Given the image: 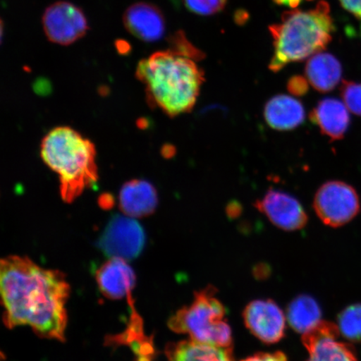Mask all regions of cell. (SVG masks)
Wrapping results in <instances>:
<instances>
[{"instance_id":"6da1fadb","label":"cell","mask_w":361,"mask_h":361,"mask_svg":"<svg viewBox=\"0 0 361 361\" xmlns=\"http://www.w3.org/2000/svg\"><path fill=\"white\" fill-rule=\"evenodd\" d=\"M0 291L7 328L27 326L40 337L66 341L71 286L61 271L8 256L0 264Z\"/></svg>"},{"instance_id":"7a4b0ae2","label":"cell","mask_w":361,"mask_h":361,"mask_svg":"<svg viewBox=\"0 0 361 361\" xmlns=\"http://www.w3.org/2000/svg\"><path fill=\"white\" fill-rule=\"evenodd\" d=\"M193 59L174 49L156 52L139 62L135 75L145 85L152 106L171 117L192 110L204 81Z\"/></svg>"},{"instance_id":"3957f363","label":"cell","mask_w":361,"mask_h":361,"mask_svg":"<svg viewBox=\"0 0 361 361\" xmlns=\"http://www.w3.org/2000/svg\"><path fill=\"white\" fill-rule=\"evenodd\" d=\"M96 157L94 144L68 126L51 130L42 143V159L58 174L61 196L67 203L97 183Z\"/></svg>"},{"instance_id":"277c9868","label":"cell","mask_w":361,"mask_h":361,"mask_svg":"<svg viewBox=\"0 0 361 361\" xmlns=\"http://www.w3.org/2000/svg\"><path fill=\"white\" fill-rule=\"evenodd\" d=\"M269 30L274 53L269 67L278 72L326 49L331 40L334 25L328 4L322 1L314 10L284 13L281 22L270 26Z\"/></svg>"},{"instance_id":"5b68a950","label":"cell","mask_w":361,"mask_h":361,"mask_svg":"<svg viewBox=\"0 0 361 361\" xmlns=\"http://www.w3.org/2000/svg\"><path fill=\"white\" fill-rule=\"evenodd\" d=\"M209 286L197 292L191 305L183 307L169 319V327L185 334L190 340L224 348L233 347L231 328L225 319L226 309Z\"/></svg>"},{"instance_id":"8992f818","label":"cell","mask_w":361,"mask_h":361,"mask_svg":"<svg viewBox=\"0 0 361 361\" xmlns=\"http://www.w3.org/2000/svg\"><path fill=\"white\" fill-rule=\"evenodd\" d=\"M314 209L324 224L332 228L341 227L359 214L358 193L349 184L331 180L323 184L316 192Z\"/></svg>"},{"instance_id":"52a82bcc","label":"cell","mask_w":361,"mask_h":361,"mask_svg":"<svg viewBox=\"0 0 361 361\" xmlns=\"http://www.w3.org/2000/svg\"><path fill=\"white\" fill-rule=\"evenodd\" d=\"M137 219L116 215L104 230L99 246L110 258L126 261L137 258L146 243L145 232Z\"/></svg>"},{"instance_id":"ba28073f","label":"cell","mask_w":361,"mask_h":361,"mask_svg":"<svg viewBox=\"0 0 361 361\" xmlns=\"http://www.w3.org/2000/svg\"><path fill=\"white\" fill-rule=\"evenodd\" d=\"M42 23L48 39L61 45L78 42L89 29L84 12L75 4L66 1L49 6L44 13Z\"/></svg>"},{"instance_id":"9c48e42d","label":"cell","mask_w":361,"mask_h":361,"mask_svg":"<svg viewBox=\"0 0 361 361\" xmlns=\"http://www.w3.org/2000/svg\"><path fill=\"white\" fill-rule=\"evenodd\" d=\"M340 334L337 324L324 320L304 334L302 342L310 353L307 361H358L353 346L338 341Z\"/></svg>"},{"instance_id":"30bf717a","label":"cell","mask_w":361,"mask_h":361,"mask_svg":"<svg viewBox=\"0 0 361 361\" xmlns=\"http://www.w3.org/2000/svg\"><path fill=\"white\" fill-rule=\"evenodd\" d=\"M255 206L271 223L286 231L303 228L308 222V216L300 202L282 191L270 189Z\"/></svg>"},{"instance_id":"8fae6325","label":"cell","mask_w":361,"mask_h":361,"mask_svg":"<svg viewBox=\"0 0 361 361\" xmlns=\"http://www.w3.org/2000/svg\"><path fill=\"white\" fill-rule=\"evenodd\" d=\"M246 326L266 344L281 341L286 331V316L272 300L251 302L243 311Z\"/></svg>"},{"instance_id":"7c38bea8","label":"cell","mask_w":361,"mask_h":361,"mask_svg":"<svg viewBox=\"0 0 361 361\" xmlns=\"http://www.w3.org/2000/svg\"><path fill=\"white\" fill-rule=\"evenodd\" d=\"M96 279L102 295L108 299L119 300L133 296L135 274L125 259L110 258L97 270Z\"/></svg>"},{"instance_id":"4fadbf2b","label":"cell","mask_w":361,"mask_h":361,"mask_svg":"<svg viewBox=\"0 0 361 361\" xmlns=\"http://www.w3.org/2000/svg\"><path fill=\"white\" fill-rule=\"evenodd\" d=\"M123 22L126 30L145 42H155L165 34L164 15L150 3L139 2L126 11Z\"/></svg>"},{"instance_id":"5bb4252c","label":"cell","mask_w":361,"mask_h":361,"mask_svg":"<svg viewBox=\"0 0 361 361\" xmlns=\"http://www.w3.org/2000/svg\"><path fill=\"white\" fill-rule=\"evenodd\" d=\"M120 209L134 219L154 213L158 203L156 188L146 180L135 179L125 183L119 194Z\"/></svg>"},{"instance_id":"9a60e30c","label":"cell","mask_w":361,"mask_h":361,"mask_svg":"<svg viewBox=\"0 0 361 361\" xmlns=\"http://www.w3.org/2000/svg\"><path fill=\"white\" fill-rule=\"evenodd\" d=\"M310 118L331 141L344 137L350 123L348 108L336 98L320 101L310 113Z\"/></svg>"},{"instance_id":"2e32d148","label":"cell","mask_w":361,"mask_h":361,"mask_svg":"<svg viewBox=\"0 0 361 361\" xmlns=\"http://www.w3.org/2000/svg\"><path fill=\"white\" fill-rule=\"evenodd\" d=\"M264 115L270 128L278 130L299 128L305 119L302 103L286 94H278L271 98L265 105Z\"/></svg>"},{"instance_id":"e0dca14e","label":"cell","mask_w":361,"mask_h":361,"mask_svg":"<svg viewBox=\"0 0 361 361\" xmlns=\"http://www.w3.org/2000/svg\"><path fill=\"white\" fill-rule=\"evenodd\" d=\"M306 79L319 92H329L341 82L342 67L331 54L319 52L310 58L305 67Z\"/></svg>"},{"instance_id":"ac0fdd59","label":"cell","mask_w":361,"mask_h":361,"mask_svg":"<svg viewBox=\"0 0 361 361\" xmlns=\"http://www.w3.org/2000/svg\"><path fill=\"white\" fill-rule=\"evenodd\" d=\"M166 356L168 361H234L233 347L224 348L192 340L171 343Z\"/></svg>"},{"instance_id":"d6986e66","label":"cell","mask_w":361,"mask_h":361,"mask_svg":"<svg viewBox=\"0 0 361 361\" xmlns=\"http://www.w3.org/2000/svg\"><path fill=\"white\" fill-rule=\"evenodd\" d=\"M322 313L317 302L309 295L295 298L287 310L288 324L298 333L304 334L317 326L322 322Z\"/></svg>"},{"instance_id":"ffe728a7","label":"cell","mask_w":361,"mask_h":361,"mask_svg":"<svg viewBox=\"0 0 361 361\" xmlns=\"http://www.w3.org/2000/svg\"><path fill=\"white\" fill-rule=\"evenodd\" d=\"M338 331L346 340L361 342V305L347 307L338 317Z\"/></svg>"},{"instance_id":"44dd1931","label":"cell","mask_w":361,"mask_h":361,"mask_svg":"<svg viewBox=\"0 0 361 361\" xmlns=\"http://www.w3.org/2000/svg\"><path fill=\"white\" fill-rule=\"evenodd\" d=\"M343 102L348 110L361 116V83L344 81L341 88Z\"/></svg>"},{"instance_id":"7402d4cb","label":"cell","mask_w":361,"mask_h":361,"mask_svg":"<svg viewBox=\"0 0 361 361\" xmlns=\"http://www.w3.org/2000/svg\"><path fill=\"white\" fill-rule=\"evenodd\" d=\"M189 11L201 16H211L223 10L227 0H183Z\"/></svg>"},{"instance_id":"603a6c76","label":"cell","mask_w":361,"mask_h":361,"mask_svg":"<svg viewBox=\"0 0 361 361\" xmlns=\"http://www.w3.org/2000/svg\"><path fill=\"white\" fill-rule=\"evenodd\" d=\"M288 92L295 97H303L308 93L309 81L303 76L295 75L288 81Z\"/></svg>"},{"instance_id":"cb8c5ba5","label":"cell","mask_w":361,"mask_h":361,"mask_svg":"<svg viewBox=\"0 0 361 361\" xmlns=\"http://www.w3.org/2000/svg\"><path fill=\"white\" fill-rule=\"evenodd\" d=\"M241 361H288V360L283 352L278 351L274 353L256 354Z\"/></svg>"},{"instance_id":"d4e9b609","label":"cell","mask_w":361,"mask_h":361,"mask_svg":"<svg viewBox=\"0 0 361 361\" xmlns=\"http://www.w3.org/2000/svg\"><path fill=\"white\" fill-rule=\"evenodd\" d=\"M347 11L361 20V0H341Z\"/></svg>"},{"instance_id":"484cf974","label":"cell","mask_w":361,"mask_h":361,"mask_svg":"<svg viewBox=\"0 0 361 361\" xmlns=\"http://www.w3.org/2000/svg\"><path fill=\"white\" fill-rule=\"evenodd\" d=\"M274 1L278 4H281V6L295 8L300 6L303 0H274Z\"/></svg>"}]
</instances>
